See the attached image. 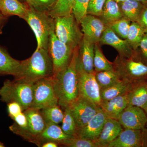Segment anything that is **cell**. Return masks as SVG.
Returning a JSON list of instances; mask_svg holds the SVG:
<instances>
[{
    "mask_svg": "<svg viewBox=\"0 0 147 147\" xmlns=\"http://www.w3.org/2000/svg\"><path fill=\"white\" fill-rule=\"evenodd\" d=\"M78 55L79 46L74 50L68 65L53 77L58 105L64 108L69 107L79 96L76 68Z\"/></svg>",
    "mask_w": 147,
    "mask_h": 147,
    "instance_id": "cell-1",
    "label": "cell"
},
{
    "mask_svg": "<svg viewBox=\"0 0 147 147\" xmlns=\"http://www.w3.org/2000/svg\"><path fill=\"white\" fill-rule=\"evenodd\" d=\"M42 110L41 114L46 123H53L59 124L62 122L64 113L59 105L49 106Z\"/></svg>",
    "mask_w": 147,
    "mask_h": 147,
    "instance_id": "cell-32",
    "label": "cell"
},
{
    "mask_svg": "<svg viewBox=\"0 0 147 147\" xmlns=\"http://www.w3.org/2000/svg\"><path fill=\"white\" fill-rule=\"evenodd\" d=\"M145 33L144 30L137 22H131L126 40L136 52Z\"/></svg>",
    "mask_w": 147,
    "mask_h": 147,
    "instance_id": "cell-28",
    "label": "cell"
},
{
    "mask_svg": "<svg viewBox=\"0 0 147 147\" xmlns=\"http://www.w3.org/2000/svg\"><path fill=\"white\" fill-rule=\"evenodd\" d=\"M71 137H72L66 134L58 124L53 123H46L44 130L38 136V140L41 146L43 143L49 141L59 144L61 142Z\"/></svg>",
    "mask_w": 147,
    "mask_h": 147,
    "instance_id": "cell-20",
    "label": "cell"
},
{
    "mask_svg": "<svg viewBox=\"0 0 147 147\" xmlns=\"http://www.w3.org/2000/svg\"><path fill=\"white\" fill-rule=\"evenodd\" d=\"M106 0H90L87 9V14L100 17Z\"/></svg>",
    "mask_w": 147,
    "mask_h": 147,
    "instance_id": "cell-37",
    "label": "cell"
},
{
    "mask_svg": "<svg viewBox=\"0 0 147 147\" xmlns=\"http://www.w3.org/2000/svg\"><path fill=\"white\" fill-rule=\"evenodd\" d=\"M59 144L69 147H98L93 141L79 137H72L59 143Z\"/></svg>",
    "mask_w": 147,
    "mask_h": 147,
    "instance_id": "cell-36",
    "label": "cell"
},
{
    "mask_svg": "<svg viewBox=\"0 0 147 147\" xmlns=\"http://www.w3.org/2000/svg\"><path fill=\"white\" fill-rule=\"evenodd\" d=\"M80 24L84 36L93 43H98L107 26L97 16L87 14Z\"/></svg>",
    "mask_w": 147,
    "mask_h": 147,
    "instance_id": "cell-13",
    "label": "cell"
},
{
    "mask_svg": "<svg viewBox=\"0 0 147 147\" xmlns=\"http://www.w3.org/2000/svg\"><path fill=\"white\" fill-rule=\"evenodd\" d=\"M58 105L53 77L43 78L34 82L33 99L30 108L40 110Z\"/></svg>",
    "mask_w": 147,
    "mask_h": 147,
    "instance_id": "cell-7",
    "label": "cell"
},
{
    "mask_svg": "<svg viewBox=\"0 0 147 147\" xmlns=\"http://www.w3.org/2000/svg\"><path fill=\"white\" fill-rule=\"evenodd\" d=\"M7 110L9 116L11 119L24 112L20 104L16 102L7 103Z\"/></svg>",
    "mask_w": 147,
    "mask_h": 147,
    "instance_id": "cell-39",
    "label": "cell"
},
{
    "mask_svg": "<svg viewBox=\"0 0 147 147\" xmlns=\"http://www.w3.org/2000/svg\"><path fill=\"white\" fill-rule=\"evenodd\" d=\"M75 0H57L48 15L53 18L67 16L72 13Z\"/></svg>",
    "mask_w": 147,
    "mask_h": 147,
    "instance_id": "cell-27",
    "label": "cell"
},
{
    "mask_svg": "<svg viewBox=\"0 0 147 147\" xmlns=\"http://www.w3.org/2000/svg\"><path fill=\"white\" fill-rule=\"evenodd\" d=\"M114 1H115L117 3H119L123 2L124 1H125V0H114Z\"/></svg>",
    "mask_w": 147,
    "mask_h": 147,
    "instance_id": "cell-47",
    "label": "cell"
},
{
    "mask_svg": "<svg viewBox=\"0 0 147 147\" xmlns=\"http://www.w3.org/2000/svg\"><path fill=\"white\" fill-rule=\"evenodd\" d=\"M5 147L4 144L2 142H0V147Z\"/></svg>",
    "mask_w": 147,
    "mask_h": 147,
    "instance_id": "cell-48",
    "label": "cell"
},
{
    "mask_svg": "<svg viewBox=\"0 0 147 147\" xmlns=\"http://www.w3.org/2000/svg\"><path fill=\"white\" fill-rule=\"evenodd\" d=\"M118 120L124 129L143 130L147 124V115L142 108L128 105L121 113Z\"/></svg>",
    "mask_w": 147,
    "mask_h": 147,
    "instance_id": "cell-11",
    "label": "cell"
},
{
    "mask_svg": "<svg viewBox=\"0 0 147 147\" xmlns=\"http://www.w3.org/2000/svg\"><path fill=\"white\" fill-rule=\"evenodd\" d=\"M128 93L101 102L100 107L107 118L118 120L121 113L128 105Z\"/></svg>",
    "mask_w": 147,
    "mask_h": 147,
    "instance_id": "cell-18",
    "label": "cell"
},
{
    "mask_svg": "<svg viewBox=\"0 0 147 147\" xmlns=\"http://www.w3.org/2000/svg\"><path fill=\"white\" fill-rule=\"evenodd\" d=\"M54 69L48 50L44 48L36 50L32 55L21 61L16 79H24L35 82L43 78L53 77Z\"/></svg>",
    "mask_w": 147,
    "mask_h": 147,
    "instance_id": "cell-2",
    "label": "cell"
},
{
    "mask_svg": "<svg viewBox=\"0 0 147 147\" xmlns=\"http://www.w3.org/2000/svg\"><path fill=\"white\" fill-rule=\"evenodd\" d=\"M34 82L24 79H7L0 88L1 100L8 103L16 102L24 110L30 108L33 99Z\"/></svg>",
    "mask_w": 147,
    "mask_h": 147,
    "instance_id": "cell-3",
    "label": "cell"
},
{
    "mask_svg": "<svg viewBox=\"0 0 147 147\" xmlns=\"http://www.w3.org/2000/svg\"><path fill=\"white\" fill-rule=\"evenodd\" d=\"M94 50L93 64L95 72L114 69L113 63L109 61L102 53L99 42L95 44Z\"/></svg>",
    "mask_w": 147,
    "mask_h": 147,
    "instance_id": "cell-30",
    "label": "cell"
},
{
    "mask_svg": "<svg viewBox=\"0 0 147 147\" xmlns=\"http://www.w3.org/2000/svg\"><path fill=\"white\" fill-rule=\"evenodd\" d=\"M74 50L57 37L54 30L52 31L49 38L47 50L53 63V76L68 65Z\"/></svg>",
    "mask_w": 147,
    "mask_h": 147,
    "instance_id": "cell-8",
    "label": "cell"
},
{
    "mask_svg": "<svg viewBox=\"0 0 147 147\" xmlns=\"http://www.w3.org/2000/svg\"><path fill=\"white\" fill-rule=\"evenodd\" d=\"M143 109L144 110L145 113L147 115V104L146 105V106H145L144 108H143Z\"/></svg>",
    "mask_w": 147,
    "mask_h": 147,
    "instance_id": "cell-46",
    "label": "cell"
},
{
    "mask_svg": "<svg viewBox=\"0 0 147 147\" xmlns=\"http://www.w3.org/2000/svg\"><path fill=\"white\" fill-rule=\"evenodd\" d=\"M69 107L76 121L78 131L88 123L100 108L94 102L80 95Z\"/></svg>",
    "mask_w": 147,
    "mask_h": 147,
    "instance_id": "cell-10",
    "label": "cell"
},
{
    "mask_svg": "<svg viewBox=\"0 0 147 147\" xmlns=\"http://www.w3.org/2000/svg\"><path fill=\"white\" fill-rule=\"evenodd\" d=\"M99 18L106 26L123 18L118 3L114 0H106Z\"/></svg>",
    "mask_w": 147,
    "mask_h": 147,
    "instance_id": "cell-26",
    "label": "cell"
},
{
    "mask_svg": "<svg viewBox=\"0 0 147 147\" xmlns=\"http://www.w3.org/2000/svg\"><path fill=\"white\" fill-rule=\"evenodd\" d=\"M90 0H75L72 13L77 23L80 24L82 19L87 15Z\"/></svg>",
    "mask_w": 147,
    "mask_h": 147,
    "instance_id": "cell-35",
    "label": "cell"
},
{
    "mask_svg": "<svg viewBox=\"0 0 147 147\" xmlns=\"http://www.w3.org/2000/svg\"><path fill=\"white\" fill-rule=\"evenodd\" d=\"M143 130L125 129L108 147H142Z\"/></svg>",
    "mask_w": 147,
    "mask_h": 147,
    "instance_id": "cell-15",
    "label": "cell"
},
{
    "mask_svg": "<svg viewBox=\"0 0 147 147\" xmlns=\"http://www.w3.org/2000/svg\"><path fill=\"white\" fill-rule=\"evenodd\" d=\"M18 1L26 3V0H18Z\"/></svg>",
    "mask_w": 147,
    "mask_h": 147,
    "instance_id": "cell-49",
    "label": "cell"
},
{
    "mask_svg": "<svg viewBox=\"0 0 147 147\" xmlns=\"http://www.w3.org/2000/svg\"><path fill=\"white\" fill-rule=\"evenodd\" d=\"M128 94V105L144 108L147 104V79L133 83Z\"/></svg>",
    "mask_w": 147,
    "mask_h": 147,
    "instance_id": "cell-19",
    "label": "cell"
},
{
    "mask_svg": "<svg viewBox=\"0 0 147 147\" xmlns=\"http://www.w3.org/2000/svg\"><path fill=\"white\" fill-rule=\"evenodd\" d=\"M23 19L34 32L37 42L36 49L47 50L50 34L55 29L54 18L47 13L29 8Z\"/></svg>",
    "mask_w": 147,
    "mask_h": 147,
    "instance_id": "cell-4",
    "label": "cell"
},
{
    "mask_svg": "<svg viewBox=\"0 0 147 147\" xmlns=\"http://www.w3.org/2000/svg\"><path fill=\"white\" fill-rule=\"evenodd\" d=\"M136 52L140 59L147 64V32L145 34Z\"/></svg>",
    "mask_w": 147,
    "mask_h": 147,
    "instance_id": "cell-38",
    "label": "cell"
},
{
    "mask_svg": "<svg viewBox=\"0 0 147 147\" xmlns=\"http://www.w3.org/2000/svg\"><path fill=\"white\" fill-rule=\"evenodd\" d=\"M11 119L19 127L24 129L25 130H28V120L26 116L24 114V112L13 117Z\"/></svg>",
    "mask_w": 147,
    "mask_h": 147,
    "instance_id": "cell-40",
    "label": "cell"
},
{
    "mask_svg": "<svg viewBox=\"0 0 147 147\" xmlns=\"http://www.w3.org/2000/svg\"><path fill=\"white\" fill-rule=\"evenodd\" d=\"M131 23V21L123 17L107 26L110 27L121 38L126 39Z\"/></svg>",
    "mask_w": 147,
    "mask_h": 147,
    "instance_id": "cell-34",
    "label": "cell"
},
{
    "mask_svg": "<svg viewBox=\"0 0 147 147\" xmlns=\"http://www.w3.org/2000/svg\"><path fill=\"white\" fill-rule=\"evenodd\" d=\"M143 146L147 147V124L143 130Z\"/></svg>",
    "mask_w": 147,
    "mask_h": 147,
    "instance_id": "cell-43",
    "label": "cell"
},
{
    "mask_svg": "<svg viewBox=\"0 0 147 147\" xmlns=\"http://www.w3.org/2000/svg\"><path fill=\"white\" fill-rule=\"evenodd\" d=\"M57 1V0H26V3L29 8L48 14Z\"/></svg>",
    "mask_w": 147,
    "mask_h": 147,
    "instance_id": "cell-33",
    "label": "cell"
},
{
    "mask_svg": "<svg viewBox=\"0 0 147 147\" xmlns=\"http://www.w3.org/2000/svg\"><path fill=\"white\" fill-rule=\"evenodd\" d=\"M99 43L100 45H109L114 47L121 57L130 58L138 57L137 52L132 49L126 39L121 38L107 26L102 33Z\"/></svg>",
    "mask_w": 147,
    "mask_h": 147,
    "instance_id": "cell-12",
    "label": "cell"
},
{
    "mask_svg": "<svg viewBox=\"0 0 147 147\" xmlns=\"http://www.w3.org/2000/svg\"><path fill=\"white\" fill-rule=\"evenodd\" d=\"M8 17L5 16L0 11V34L2 33V29L5 25Z\"/></svg>",
    "mask_w": 147,
    "mask_h": 147,
    "instance_id": "cell-42",
    "label": "cell"
},
{
    "mask_svg": "<svg viewBox=\"0 0 147 147\" xmlns=\"http://www.w3.org/2000/svg\"><path fill=\"white\" fill-rule=\"evenodd\" d=\"M76 68L79 95L86 98L100 106L101 102L100 88L96 79L95 72L89 73L85 71L78 60Z\"/></svg>",
    "mask_w": 147,
    "mask_h": 147,
    "instance_id": "cell-9",
    "label": "cell"
},
{
    "mask_svg": "<svg viewBox=\"0 0 147 147\" xmlns=\"http://www.w3.org/2000/svg\"><path fill=\"white\" fill-rule=\"evenodd\" d=\"M113 63L114 70L121 80L134 83L147 79V64L138 57L127 58L118 55Z\"/></svg>",
    "mask_w": 147,
    "mask_h": 147,
    "instance_id": "cell-6",
    "label": "cell"
},
{
    "mask_svg": "<svg viewBox=\"0 0 147 147\" xmlns=\"http://www.w3.org/2000/svg\"><path fill=\"white\" fill-rule=\"evenodd\" d=\"M138 23L144 30L145 32H147V3L144 5V7L138 21Z\"/></svg>",
    "mask_w": 147,
    "mask_h": 147,
    "instance_id": "cell-41",
    "label": "cell"
},
{
    "mask_svg": "<svg viewBox=\"0 0 147 147\" xmlns=\"http://www.w3.org/2000/svg\"><path fill=\"white\" fill-rule=\"evenodd\" d=\"M118 4L123 18L137 22L144 7L143 4L136 0H125Z\"/></svg>",
    "mask_w": 147,
    "mask_h": 147,
    "instance_id": "cell-25",
    "label": "cell"
},
{
    "mask_svg": "<svg viewBox=\"0 0 147 147\" xmlns=\"http://www.w3.org/2000/svg\"><path fill=\"white\" fill-rule=\"evenodd\" d=\"M29 7L18 0H0V11L5 16H17L24 18Z\"/></svg>",
    "mask_w": 147,
    "mask_h": 147,
    "instance_id": "cell-23",
    "label": "cell"
},
{
    "mask_svg": "<svg viewBox=\"0 0 147 147\" xmlns=\"http://www.w3.org/2000/svg\"><path fill=\"white\" fill-rule=\"evenodd\" d=\"M24 112L28 120V131L38 138V135L43 131L46 125L42 114L40 113L39 110L31 108L24 110Z\"/></svg>",
    "mask_w": 147,
    "mask_h": 147,
    "instance_id": "cell-21",
    "label": "cell"
},
{
    "mask_svg": "<svg viewBox=\"0 0 147 147\" xmlns=\"http://www.w3.org/2000/svg\"><path fill=\"white\" fill-rule=\"evenodd\" d=\"M21 61L13 59L7 51L0 46V75L17 76Z\"/></svg>",
    "mask_w": 147,
    "mask_h": 147,
    "instance_id": "cell-24",
    "label": "cell"
},
{
    "mask_svg": "<svg viewBox=\"0 0 147 147\" xmlns=\"http://www.w3.org/2000/svg\"><path fill=\"white\" fill-rule=\"evenodd\" d=\"M107 117L101 108L83 128L79 129L77 137L95 142L100 136Z\"/></svg>",
    "mask_w": 147,
    "mask_h": 147,
    "instance_id": "cell-14",
    "label": "cell"
},
{
    "mask_svg": "<svg viewBox=\"0 0 147 147\" xmlns=\"http://www.w3.org/2000/svg\"><path fill=\"white\" fill-rule=\"evenodd\" d=\"M136 1L142 3L143 5L146 4L147 3V0H136Z\"/></svg>",
    "mask_w": 147,
    "mask_h": 147,
    "instance_id": "cell-45",
    "label": "cell"
},
{
    "mask_svg": "<svg viewBox=\"0 0 147 147\" xmlns=\"http://www.w3.org/2000/svg\"><path fill=\"white\" fill-rule=\"evenodd\" d=\"M133 83L126 80H121L106 88L100 90L101 102L127 93L131 90Z\"/></svg>",
    "mask_w": 147,
    "mask_h": 147,
    "instance_id": "cell-22",
    "label": "cell"
},
{
    "mask_svg": "<svg viewBox=\"0 0 147 147\" xmlns=\"http://www.w3.org/2000/svg\"><path fill=\"white\" fill-rule=\"evenodd\" d=\"M42 147H57L58 144L56 142L49 141L43 143L42 145Z\"/></svg>",
    "mask_w": 147,
    "mask_h": 147,
    "instance_id": "cell-44",
    "label": "cell"
},
{
    "mask_svg": "<svg viewBox=\"0 0 147 147\" xmlns=\"http://www.w3.org/2000/svg\"><path fill=\"white\" fill-rule=\"evenodd\" d=\"M94 45L84 36L79 45L78 61L82 68L89 73L95 72L93 64Z\"/></svg>",
    "mask_w": 147,
    "mask_h": 147,
    "instance_id": "cell-16",
    "label": "cell"
},
{
    "mask_svg": "<svg viewBox=\"0 0 147 147\" xmlns=\"http://www.w3.org/2000/svg\"><path fill=\"white\" fill-rule=\"evenodd\" d=\"M95 75L100 90L110 87L121 80L114 69L95 72Z\"/></svg>",
    "mask_w": 147,
    "mask_h": 147,
    "instance_id": "cell-29",
    "label": "cell"
},
{
    "mask_svg": "<svg viewBox=\"0 0 147 147\" xmlns=\"http://www.w3.org/2000/svg\"><path fill=\"white\" fill-rule=\"evenodd\" d=\"M54 31L57 37L69 47L74 49L79 46L84 36L79 24L73 13L54 18Z\"/></svg>",
    "mask_w": 147,
    "mask_h": 147,
    "instance_id": "cell-5",
    "label": "cell"
},
{
    "mask_svg": "<svg viewBox=\"0 0 147 147\" xmlns=\"http://www.w3.org/2000/svg\"><path fill=\"white\" fill-rule=\"evenodd\" d=\"M61 128L66 134L72 137H77L78 128L69 107L65 108Z\"/></svg>",
    "mask_w": 147,
    "mask_h": 147,
    "instance_id": "cell-31",
    "label": "cell"
},
{
    "mask_svg": "<svg viewBox=\"0 0 147 147\" xmlns=\"http://www.w3.org/2000/svg\"><path fill=\"white\" fill-rule=\"evenodd\" d=\"M122 131V126L118 120L107 118L100 136L95 143L98 147H108V144Z\"/></svg>",
    "mask_w": 147,
    "mask_h": 147,
    "instance_id": "cell-17",
    "label": "cell"
}]
</instances>
